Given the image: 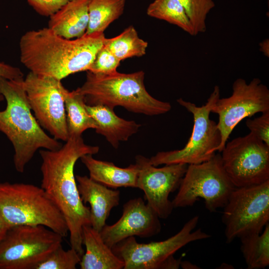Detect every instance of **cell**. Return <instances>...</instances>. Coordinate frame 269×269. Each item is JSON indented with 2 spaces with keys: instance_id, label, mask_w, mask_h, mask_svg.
I'll list each match as a JSON object with an SVG mask.
<instances>
[{
  "instance_id": "28",
  "label": "cell",
  "mask_w": 269,
  "mask_h": 269,
  "mask_svg": "<svg viewBox=\"0 0 269 269\" xmlns=\"http://www.w3.org/2000/svg\"><path fill=\"white\" fill-rule=\"evenodd\" d=\"M120 62L121 61L103 45L98 51L88 71L95 74H110L117 71V69L120 65Z\"/></svg>"
},
{
  "instance_id": "29",
  "label": "cell",
  "mask_w": 269,
  "mask_h": 269,
  "mask_svg": "<svg viewBox=\"0 0 269 269\" xmlns=\"http://www.w3.org/2000/svg\"><path fill=\"white\" fill-rule=\"evenodd\" d=\"M246 125L250 133L269 146V112L254 119H247Z\"/></svg>"
},
{
  "instance_id": "2",
  "label": "cell",
  "mask_w": 269,
  "mask_h": 269,
  "mask_svg": "<svg viewBox=\"0 0 269 269\" xmlns=\"http://www.w3.org/2000/svg\"><path fill=\"white\" fill-rule=\"evenodd\" d=\"M105 38L104 32L67 39L48 27L29 30L20 39V61L30 72L62 80L88 71Z\"/></svg>"
},
{
  "instance_id": "5",
  "label": "cell",
  "mask_w": 269,
  "mask_h": 269,
  "mask_svg": "<svg viewBox=\"0 0 269 269\" xmlns=\"http://www.w3.org/2000/svg\"><path fill=\"white\" fill-rule=\"evenodd\" d=\"M0 215L8 228L42 225L63 237L68 233L59 209L41 186L33 184L0 182Z\"/></svg>"
},
{
  "instance_id": "9",
  "label": "cell",
  "mask_w": 269,
  "mask_h": 269,
  "mask_svg": "<svg viewBox=\"0 0 269 269\" xmlns=\"http://www.w3.org/2000/svg\"><path fill=\"white\" fill-rule=\"evenodd\" d=\"M63 238L42 225L8 228L0 243V269H35L62 245Z\"/></svg>"
},
{
  "instance_id": "24",
  "label": "cell",
  "mask_w": 269,
  "mask_h": 269,
  "mask_svg": "<svg viewBox=\"0 0 269 269\" xmlns=\"http://www.w3.org/2000/svg\"><path fill=\"white\" fill-rule=\"evenodd\" d=\"M103 45L121 61L145 55L148 43L140 38L134 27L130 25L119 35L106 38Z\"/></svg>"
},
{
  "instance_id": "18",
  "label": "cell",
  "mask_w": 269,
  "mask_h": 269,
  "mask_svg": "<svg viewBox=\"0 0 269 269\" xmlns=\"http://www.w3.org/2000/svg\"><path fill=\"white\" fill-rule=\"evenodd\" d=\"M90 0H71L50 17L48 28L67 39L80 37L86 33L89 22Z\"/></svg>"
},
{
  "instance_id": "10",
  "label": "cell",
  "mask_w": 269,
  "mask_h": 269,
  "mask_svg": "<svg viewBox=\"0 0 269 269\" xmlns=\"http://www.w3.org/2000/svg\"><path fill=\"white\" fill-rule=\"evenodd\" d=\"M223 208L222 220L227 243L248 234L261 233L269 221V180L235 187Z\"/></svg>"
},
{
  "instance_id": "19",
  "label": "cell",
  "mask_w": 269,
  "mask_h": 269,
  "mask_svg": "<svg viewBox=\"0 0 269 269\" xmlns=\"http://www.w3.org/2000/svg\"><path fill=\"white\" fill-rule=\"evenodd\" d=\"M89 171V177L94 181L109 188H136L138 167L131 164L122 168L113 162L94 158L90 154L80 158Z\"/></svg>"
},
{
  "instance_id": "8",
  "label": "cell",
  "mask_w": 269,
  "mask_h": 269,
  "mask_svg": "<svg viewBox=\"0 0 269 269\" xmlns=\"http://www.w3.org/2000/svg\"><path fill=\"white\" fill-rule=\"evenodd\" d=\"M235 187L226 173L221 154L203 162L189 164L172 201L174 208L193 206L201 198L205 208L215 212L226 205Z\"/></svg>"
},
{
  "instance_id": "7",
  "label": "cell",
  "mask_w": 269,
  "mask_h": 269,
  "mask_svg": "<svg viewBox=\"0 0 269 269\" xmlns=\"http://www.w3.org/2000/svg\"><path fill=\"white\" fill-rule=\"evenodd\" d=\"M220 96V88L216 85L207 102L200 107L182 98L177 99V103L193 117L191 135L182 149L159 151L152 156L149 158L151 164L156 166L176 163L195 164L211 159L218 151L221 141L217 123L210 119L212 109Z\"/></svg>"
},
{
  "instance_id": "26",
  "label": "cell",
  "mask_w": 269,
  "mask_h": 269,
  "mask_svg": "<svg viewBox=\"0 0 269 269\" xmlns=\"http://www.w3.org/2000/svg\"><path fill=\"white\" fill-rule=\"evenodd\" d=\"M184 8L192 25L194 35L206 30V19L215 6L213 0H178Z\"/></svg>"
},
{
  "instance_id": "12",
  "label": "cell",
  "mask_w": 269,
  "mask_h": 269,
  "mask_svg": "<svg viewBox=\"0 0 269 269\" xmlns=\"http://www.w3.org/2000/svg\"><path fill=\"white\" fill-rule=\"evenodd\" d=\"M232 95L219 98L211 113L218 116L217 123L221 141L218 151H222L236 126L243 119L257 113L269 112V90L257 78L249 83L242 78L233 83Z\"/></svg>"
},
{
  "instance_id": "25",
  "label": "cell",
  "mask_w": 269,
  "mask_h": 269,
  "mask_svg": "<svg viewBox=\"0 0 269 269\" xmlns=\"http://www.w3.org/2000/svg\"><path fill=\"white\" fill-rule=\"evenodd\" d=\"M147 14L175 25L191 35L194 30L186 11L178 0H155L148 6Z\"/></svg>"
},
{
  "instance_id": "34",
  "label": "cell",
  "mask_w": 269,
  "mask_h": 269,
  "mask_svg": "<svg viewBox=\"0 0 269 269\" xmlns=\"http://www.w3.org/2000/svg\"><path fill=\"white\" fill-rule=\"evenodd\" d=\"M180 267L184 269H198L200 268L195 265H194L189 261H181Z\"/></svg>"
},
{
  "instance_id": "13",
  "label": "cell",
  "mask_w": 269,
  "mask_h": 269,
  "mask_svg": "<svg viewBox=\"0 0 269 269\" xmlns=\"http://www.w3.org/2000/svg\"><path fill=\"white\" fill-rule=\"evenodd\" d=\"M23 84L38 123L55 139L66 141L69 138L64 103L66 89L61 80L30 72Z\"/></svg>"
},
{
  "instance_id": "31",
  "label": "cell",
  "mask_w": 269,
  "mask_h": 269,
  "mask_svg": "<svg viewBox=\"0 0 269 269\" xmlns=\"http://www.w3.org/2000/svg\"><path fill=\"white\" fill-rule=\"evenodd\" d=\"M23 76L22 72L18 68L0 61V78L12 80L22 78ZM3 100L4 98L0 92V102Z\"/></svg>"
},
{
  "instance_id": "17",
  "label": "cell",
  "mask_w": 269,
  "mask_h": 269,
  "mask_svg": "<svg viewBox=\"0 0 269 269\" xmlns=\"http://www.w3.org/2000/svg\"><path fill=\"white\" fill-rule=\"evenodd\" d=\"M88 112L96 123V132L103 135L115 148L136 134L140 125L118 117L114 109L103 105H86Z\"/></svg>"
},
{
  "instance_id": "23",
  "label": "cell",
  "mask_w": 269,
  "mask_h": 269,
  "mask_svg": "<svg viewBox=\"0 0 269 269\" xmlns=\"http://www.w3.org/2000/svg\"><path fill=\"white\" fill-rule=\"evenodd\" d=\"M126 0H90L89 22L85 34L104 32L123 14Z\"/></svg>"
},
{
  "instance_id": "20",
  "label": "cell",
  "mask_w": 269,
  "mask_h": 269,
  "mask_svg": "<svg viewBox=\"0 0 269 269\" xmlns=\"http://www.w3.org/2000/svg\"><path fill=\"white\" fill-rule=\"evenodd\" d=\"M82 243L86 251L79 263L81 269H124V263L91 226H83Z\"/></svg>"
},
{
  "instance_id": "30",
  "label": "cell",
  "mask_w": 269,
  "mask_h": 269,
  "mask_svg": "<svg viewBox=\"0 0 269 269\" xmlns=\"http://www.w3.org/2000/svg\"><path fill=\"white\" fill-rule=\"evenodd\" d=\"M71 0H27L29 4L39 14L51 16Z\"/></svg>"
},
{
  "instance_id": "6",
  "label": "cell",
  "mask_w": 269,
  "mask_h": 269,
  "mask_svg": "<svg viewBox=\"0 0 269 269\" xmlns=\"http://www.w3.org/2000/svg\"><path fill=\"white\" fill-rule=\"evenodd\" d=\"M198 221V216L193 217L179 232L163 241L140 243L134 237H130L119 242L112 250L124 262V269H179L182 260L175 259L173 255L190 243L211 237L201 228L194 230Z\"/></svg>"
},
{
  "instance_id": "11",
  "label": "cell",
  "mask_w": 269,
  "mask_h": 269,
  "mask_svg": "<svg viewBox=\"0 0 269 269\" xmlns=\"http://www.w3.org/2000/svg\"><path fill=\"white\" fill-rule=\"evenodd\" d=\"M221 152L223 168L235 187L269 180V146L251 133L227 142Z\"/></svg>"
},
{
  "instance_id": "4",
  "label": "cell",
  "mask_w": 269,
  "mask_h": 269,
  "mask_svg": "<svg viewBox=\"0 0 269 269\" xmlns=\"http://www.w3.org/2000/svg\"><path fill=\"white\" fill-rule=\"evenodd\" d=\"M142 71L128 74L117 71L107 75L87 71L85 82L77 89L89 106L103 105L113 109L121 106L150 116L170 111L169 103L155 99L147 91Z\"/></svg>"
},
{
  "instance_id": "15",
  "label": "cell",
  "mask_w": 269,
  "mask_h": 269,
  "mask_svg": "<svg viewBox=\"0 0 269 269\" xmlns=\"http://www.w3.org/2000/svg\"><path fill=\"white\" fill-rule=\"evenodd\" d=\"M160 218L140 197L129 200L123 208L121 218L113 225L106 224L100 232L110 248L130 237L149 238L161 231Z\"/></svg>"
},
{
  "instance_id": "14",
  "label": "cell",
  "mask_w": 269,
  "mask_h": 269,
  "mask_svg": "<svg viewBox=\"0 0 269 269\" xmlns=\"http://www.w3.org/2000/svg\"><path fill=\"white\" fill-rule=\"evenodd\" d=\"M135 159L138 170L136 188L143 191L147 203L160 219L167 218L174 209L169 196L178 188L188 165L176 163L157 167L141 155H136Z\"/></svg>"
},
{
  "instance_id": "3",
  "label": "cell",
  "mask_w": 269,
  "mask_h": 269,
  "mask_svg": "<svg viewBox=\"0 0 269 269\" xmlns=\"http://www.w3.org/2000/svg\"><path fill=\"white\" fill-rule=\"evenodd\" d=\"M23 80L0 78V92L6 103L0 110V132L13 146V164L20 173L38 149L56 150L62 145L45 133L33 115Z\"/></svg>"
},
{
  "instance_id": "33",
  "label": "cell",
  "mask_w": 269,
  "mask_h": 269,
  "mask_svg": "<svg viewBox=\"0 0 269 269\" xmlns=\"http://www.w3.org/2000/svg\"><path fill=\"white\" fill-rule=\"evenodd\" d=\"M8 229L0 215V243L5 236Z\"/></svg>"
},
{
  "instance_id": "27",
  "label": "cell",
  "mask_w": 269,
  "mask_h": 269,
  "mask_svg": "<svg viewBox=\"0 0 269 269\" xmlns=\"http://www.w3.org/2000/svg\"><path fill=\"white\" fill-rule=\"evenodd\" d=\"M81 257L72 248L65 250L61 245L39 263L35 269H75Z\"/></svg>"
},
{
  "instance_id": "32",
  "label": "cell",
  "mask_w": 269,
  "mask_h": 269,
  "mask_svg": "<svg viewBox=\"0 0 269 269\" xmlns=\"http://www.w3.org/2000/svg\"><path fill=\"white\" fill-rule=\"evenodd\" d=\"M260 50L269 57V39H266L260 43Z\"/></svg>"
},
{
  "instance_id": "21",
  "label": "cell",
  "mask_w": 269,
  "mask_h": 269,
  "mask_svg": "<svg viewBox=\"0 0 269 269\" xmlns=\"http://www.w3.org/2000/svg\"><path fill=\"white\" fill-rule=\"evenodd\" d=\"M64 103L69 137L81 136L86 130L95 129L96 123L86 109L84 96L76 89H66Z\"/></svg>"
},
{
  "instance_id": "16",
  "label": "cell",
  "mask_w": 269,
  "mask_h": 269,
  "mask_svg": "<svg viewBox=\"0 0 269 269\" xmlns=\"http://www.w3.org/2000/svg\"><path fill=\"white\" fill-rule=\"evenodd\" d=\"M75 176L82 201L90 206L91 226L100 232L112 209L119 205L120 191L112 189L86 175Z\"/></svg>"
},
{
  "instance_id": "22",
  "label": "cell",
  "mask_w": 269,
  "mask_h": 269,
  "mask_svg": "<svg viewBox=\"0 0 269 269\" xmlns=\"http://www.w3.org/2000/svg\"><path fill=\"white\" fill-rule=\"evenodd\" d=\"M261 233L240 238L241 251L248 269H265L269 265V224Z\"/></svg>"
},
{
  "instance_id": "1",
  "label": "cell",
  "mask_w": 269,
  "mask_h": 269,
  "mask_svg": "<svg viewBox=\"0 0 269 269\" xmlns=\"http://www.w3.org/2000/svg\"><path fill=\"white\" fill-rule=\"evenodd\" d=\"M99 151V146L86 144L81 135L69 136L57 149L39 151L42 160L41 187L63 214L71 247L81 257L84 253L82 230L84 226H91L90 211L81 199L74 167L83 155H93Z\"/></svg>"
}]
</instances>
